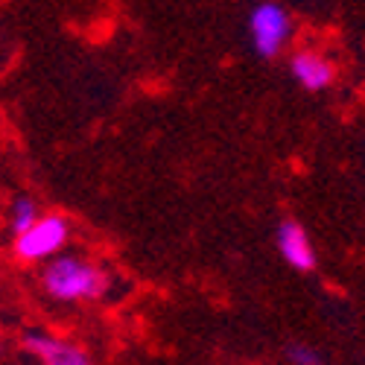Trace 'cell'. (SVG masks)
Segmentation results:
<instances>
[{
	"instance_id": "cell-1",
	"label": "cell",
	"mask_w": 365,
	"mask_h": 365,
	"mask_svg": "<svg viewBox=\"0 0 365 365\" xmlns=\"http://www.w3.org/2000/svg\"><path fill=\"white\" fill-rule=\"evenodd\" d=\"M111 278L106 272L82 257L65 255V257H50L41 272V289L56 301H97L108 292Z\"/></svg>"
},
{
	"instance_id": "cell-6",
	"label": "cell",
	"mask_w": 365,
	"mask_h": 365,
	"mask_svg": "<svg viewBox=\"0 0 365 365\" xmlns=\"http://www.w3.org/2000/svg\"><path fill=\"white\" fill-rule=\"evenodd\" d=\"M289 71H292V79L304 91H324L333 82V65L327 62V58H322L319 53H310V50L295 53L292 62H289Z\"/></svg>"
},
{
	"instance_id": "cell-5",
	"label": "cell",
	"mask_w": 365,
	"mask_h": 365,
	"mask_svg": "<svg viewBox=\"0 0 365 365\" xmlns=\"http://www.w3.org/2000/svg\"><path fill=\"white\" fill-rule=\"evenodd\" d=\"M275 240H278L281 257H284L292 269H298V272H313V269H316V252H313L310 234L304 231L298 222H292V220L281 222Z\"/></svg>"
},
{
	"instance_id": "cell-8",
	"label": "cell",
	"mask_w": 365,
	"mask_h": 365,
	"mask_svg": "<svg viewBox=\"0 0 365 365\" xmlns=\"http://www.w3.org/2000/svg\"><path fill=\"white\" fill-rule=\"evenodd\" d=\"M287 359H289V365H324L322 354L316 348H310V345H289L287 348Z\"/></svg>"
},
{
	"instance_id": "cell-7",
	"label": "cell",
	"mask_w": 365,
	"mask_h": 365,
	"mask_svg": "<svg viewBox=\"0 0 365 365\" xmlns=\"http://www.w3.org/2000/svg\"><path fill=\"white\" fill-rule=\"evenodd\" d=\"M41 214H38V205L33 202V199H26V196H21L15 205H12V228H15V234H21V231H26L29 225H33L36 220H38Z\"/></svg>"
},
{
	"instance_id": "cell-2",
	"label": "cell",
	"mask_w": 365,
	"mask_h": 365,
	"mask_svg": "<svg viewBox=\"0 0 365 365\" xmlns=\"http://www.w3.org/2000/svg\"><path fill=\"white\" fill-rule=\"evenodd\" d=\"M68 240H71V222L58 214H47L18 234L15 255L24 263H41V260H50L62 252Z\"/></svg>"
},
{
	"instance_id": "cell-4",
	"label": "cell",
	"mask_w": 365,
	"mask_h": 365,
	"mask_svg": "<svg viewBox=\"0 0 365 365\" xmlns=\"http://www.w3.org/2000/svg\"><path fill=\"white\" fill-rule=\"evenodd\" d=\"M24 348L33 354L41 365H94L85 348H79L76 342L58 339L53 333H26L24 336Z\"/></svg>"
},
{
	"instance_id": "cell-3",
	"label": "cell",
	"mask_w": 365,
	"mask_h": 365,
	"mask_svg": "<svg viewBox=\"0 0 365 365\" xmlns=\"http://www.w3.org/2000/svg\"><path fill=\"white\" fill-rule=\"evenodd\" d=\"M249 33H252V47L257 50V56L263 58H275L287 41H289V15L281 4L275 0H263L252 9V18H249Z\"/></svg>"
}]
</instances>
